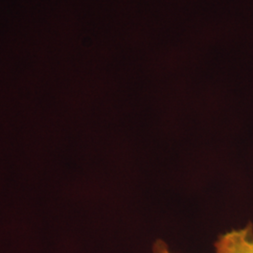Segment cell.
<instances>
[{"instance_id": "6da1fadb", "label": "cell", "mask_w": 253, "mask_h": 253, "mask_svg": "<svg viewBox=\"0 0 253 253\" xmlns=\"http://www.w3.org/2000/svg\"><path fill=\"white\" fill-rule=\"evenodd\" d=\"M214 253H253V225L233 229L219 235Z\"/></svg>"}, {"instance_id": "7a4b0ae2", "label": "cell", "mask_w": 253, "mask_h": 253, "mask_svg": "<svg viewBox=\"0 0 253 253\" xmlns=\"http://www.w3.org/2000/svg\"><path fill=\"white\" fill-rule=\"evenodd\" d=\"M152 253H174L171 251L168 244L163 240H157L153 245Z\"/></svg>"}]
</instances>
